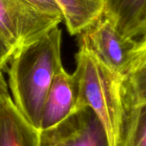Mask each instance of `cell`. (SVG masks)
Instances as JSON below:
<instances>
[{
    "instance_id": "2e32d148",
    "label": "cell",
    "mask_w": 146,
    "mask_h": 146,
    "mask_svg": "<svg viewBox=\"0 0 146 146\" xmlns=\"http://www.w3.org/2000/svg\"><path fill=\"white\" fill-rule=\"evenodd\" d=\"M139 39H142V40H146V34H145V35H144V36L142 37V38H140Z\"/></svg>"
},
{
    "instance_id": "5bb4252c",
    "label": "cell",
    "mask_w": 146,
    "mask_h": 146,
    "mask_svg": "<svg viewBox=\"0 0 146 146\" xmlns=\"http://www.w3.org/2000/svg\"><path fill=\"white\" fill-rule=\"evenodd\" d=\"M15 51L11 49L0 35V70H3L11 60Z\"/></svg>"
},
{
    "instance_id": "4fadbf2b",
    "label": "cell",
    "mask_w": 146,
    "mask_h": 146,
    "mask_svg": "<svg viewBox=\"0 0 146 146\" xmlns=\"http://www.w3.org/2000/svg\"><path fill=\"white\" fill-rule=\"evenodd\" d=\"M145 62H146V40L138 39L137 45L132 53V61L128 74Z\"/></svg>"
},
{
    "instance_id": "9a60e30c",
    "label": "cell",
    "mask_w": 146,
    "mask_h": 146,
    "mask_svg": "<svg viewBox=\"0 0 146 146\" xmlns=\"http://www.w3.org/2000/svg\"><path fill=\"white\" fill-rule=\"evenodd\" d=\"M3 70H0V104H1V102H2V99L9 92V86H8V84L4 79V76L3 74Z\"/></svg>"
},
{
    "instance_id": "30bf717a",
    "label": "cell",
    "mask_w": 146,
    "mask_h": 146,
    "mask_svg": "<svg viewBox=\"0 0 146 146\" xmlns=\"http://www.w3.org/2000/svg\"><path fill=\"white\" fill-rule=\"evenodd\" d=\"M122 87L127 104L130 110L146 105V62L122 79Z\"/></svg>"
},
{
    "instance_id": "6da1fadb",
    "label": "cell",
    "mask_w": 146,
    "mask_h": 146,
    "mask_svg": "<svg viewBox=\"0 0 146 146\" xmlns=\"http://www.w3.org/2000/svg\"><path fill=\"white\" fill-rule=\"evenodd\" d=\"M62 30L56 27L19 49L9 61L8 86L18 110L39 130L42 110L53 79L62 66Z\"/></svg>"
},
{
    "instance_id": "8fae6325",
    "label": "cell",
    "mask_w": 146,
    "mask_h": 146,
    "mask_svg": "<svg viewBox=\"0 0 146 146\" xmlns=\"http://www.w3.org/2000/svg\"><path fill=\"white\" fill-rule=\"evenodd\" d=\"M123 146H146V105L132 110Z\"/></svg>"
},
{
    "instance_id": "5b68a950",
    "label": "cell",
    "mask_w": 146,
    "mask_h": 146,
    "mask_svg": "<svg viewBox=\"0 0 146 146\" xmlns=\"http://www.w3.org/2000/svg\"><path fill=\"white\" fill-rule=\"evenodd\" d=\"M41 146H110L106 132L87 107L75 110L62 121L40 131Z\"/></svg>"
},
{
    "instance_id": "ba28073f",
    "label": "cell",
    "mask_w": 146,
    "mask_h": 146,
    "mask_svg": "<svg viewBox=\"0 0 146 146\" xmlns=\"http://www.w3.org/2000/svg\"><path fill=\"white\" fill-rule=\"evenodd\" d=\"M104 14L126 38L146 34V0H107Z\"/></svg>"
},
{
    "instance_id": "277c9868",
    "label": "cell",
    "mask_w": 146,
    "mask_h": 146,
    "mask_svg": "<svg viewBox=\"0 0 146 146\" xmlns=\"http://www.w3.org/2000/svg\"><path fill=\"white\" fill-rule=\"evenodd\" d=\"M93 56L110 71L124 78L129 72L136 39L126 38L104 13L80 34Z\"/></svg>"
},
{
    "instance_id": "3957f363",
    "label": "cell",
    "mask_w": 146,
    "mask_h": 146,
    "mask_svg": "<svg viewBox=\"0 0 146 146\" xmlns=\"http://www.w3.org/2000/svg\"><path fill=\"white\" fill-rule=\"evenodd\" d=\"M63 21L20 0H0V35L15 52L35 42Z\"/></svg>"
},
{
    "instance_id": "7c38bea8",
    "label": "cell",
    "mask_w": 146,
    "mask_h": 146,
    "mask_svg": "<svg viewBox=\"0 0 146 146\" xmlns=\"http://www.w3.org/2000/svg\"><path fill=\"white\" fill-rule=\"evenodd\" d=\"M21 2L46 14L62 16V10L55 0H20Z\"/></svg>"
},
{
    "instance_id": "7a4b0ae2",
    "label": "cell",
    "mask_w": 146,
    "mask_h": 146,
    "mask_svg": "<svg viewBox=\"0 0 146 146\" xmlns=\"http://www.w3.org/2000/svg\"><path fill=\"white\" fill-rule=\"evenodd\" d=\"M73 73L78 86L76 109L90 108L101 121L110 146H123L129 116L133 110L127 104L122 79L104 67L79 39Z\"/></svg>"
},
{
    "instance_id": "52a82bcc",
    "label": "cell",
    "mask_w": 146,
    "mask_h": 146,
    "mask_svg": "<svg viewBox=\"0 0 146 146\" xmlns=\"http://www.w3.org/2000/svg\"><path fill=\"white\" fill-rule=\"evenodd\" d=\"M0 146H41L40 131L21 115L9 92L0 104Z\"/></svg>"
},
{
    "instance_id": "9c48e42d",
    "label": "cell",
    "mask_w": 146,
    "mask_h": 146,
    "mask_svg": "<svg viewBox=\"0 0 146 146\" xmlns=\"http://www.w3.org/2000/svg\"><path fill=\"white\" fill-rule=\"evenodd\" d=\"M71 35L83 33L104 13L107 0H55Z\"/></svg>"
},
{
    "instance_id": "8992f818",
    "label": "cell",
    "mask_w": 146,
    "mask_h": 146,
    "mask_svg": "<svg viewBox=\"0 0 146 146\" xmlns=\"http://www.w3.org/2000/svg\"><path fill=\"white\" fill-rule=\"evenodd\" d=\"M78 86L74 74L68 73L63 66L56 72L42 110L39 131L57 125L76 109Z\"/></svg>"
}]
</instances>
